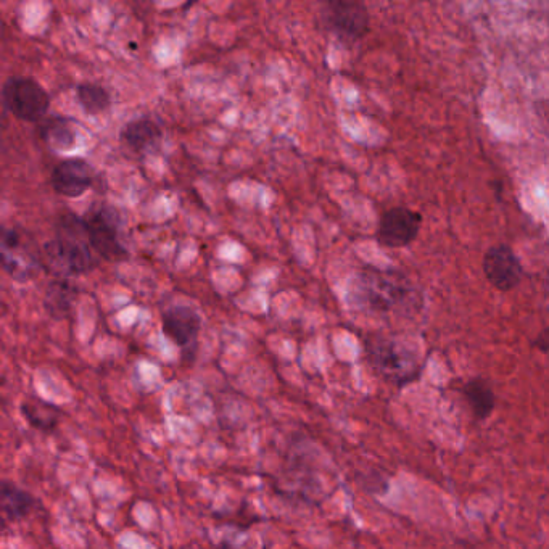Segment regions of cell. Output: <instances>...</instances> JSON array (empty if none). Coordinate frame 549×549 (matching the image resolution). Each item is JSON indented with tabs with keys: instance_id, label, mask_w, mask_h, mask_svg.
I'll return each mask as SVG.
<instances>
[{
	"instance_id": "cell-1",
	"label": "cell",
	"mask_w": 549,
	"mask_h": 549,
	"mask_svg": "<svg viewBox=\"0 0 549 549\" xmlns=\"http://www.w3.org/2000/svg\"><path fill=\"white\" fill-rule=\"evenodd\" d=\"M351 302L372 313L392 314L416 310L419 292L397 271L364 269L351 282Z\"/></svg>"
},
{
	"instance_id": "cell-2",
	"label": "cell",
	"mask_w": 549,
	"mask_h": 549,
	"mask_svg": "<svg viewBox=\"0 0 549 549\" xmlns=\"http://www.w3.org/2000/svg\"><path fill=\"white\" fill-rule=\"evenodd\" d=\"M44 263L58 279L81 276L97 265L83 218L65 213L55 224V237L46 242Z\"/></svg>"
},
{
	"instance_id": "cell-3",
	"label": "cell",
	"mask_w": 549,
	"mask_h": 549,
	"mask_svg": "<svg viewBox=\"0 0 549 549\" xmlns=\"http://www.w3.org/2000/svg\"><path fill=\"white\" fill-rule=\"evenodd\" d=\"M372 368L393 384L406 385L419 377L421 363L413 348L395 337H374L368 342Z\"/></svg>"
},
{
	"instance_id": "cell-4",
	"label": "cell",
	"mask_w": 549,
	"mask_h": 549,
	"mask_svg": "<svg viewBox=\"0 0 549 549\" xmlns=\"http://www.w3.org/2000/svg\"><path fill=\"white\" fill-rule=\"evenodd\" d=\"M92 250L107 261H123L129 253L121 242L120 213L110 205H95L83 216Z\"/></svg>"
},
{
	"instance_id": "cell-5",
	"label": "cell",
	"mask_w": 549,
	"mask_h": 549,
	"mask_svg": "<svg viewBox=\"0 0 549 549\" xmlns=\"http://www.w3.org/2000/svg\"><path fill=\"white\" fill-rule=\"evenodd\" d=\"M4 107L20 120L36 123L49 112L50 97L46 89L26 76H10L2 87Z\"/></svg>"
},
{
	"instance_id": "cell-6",
	"label": "cell",
	"mask_w": 549,
	"mask_h": 549,
	"mask_svg": "<svg viewBox=\"0 0 549 549\" xmlns=\"http://www.w3.org/2000/svg\"><path fill=\"white\" fill-rule=\"evenodd\" d=\"M324 23L345 42L360 41L369 29V12L360 2L335 0L324 9Z\"/></svg>"
},
{
	"instance_id": "cell-7",
	"label": "cell",
	"mask_w": 549,
	"mask_h": 549,
	"mask_svg": "<svg viewBox=\"0 0 549 549\" xmlns=\"http://www.w3.org/2000/svg\"><path fill=\"white\" fill-rule=\"evenodd\" d=\"M422 216L411 208L397 207L385 211L377 228V242L382 247L403 248L413 244L421 231Z\"/></svg>"
},
{
	"instance_id": "cell-8",
	"label": "cell",
	"mask_w": 549,
	"mask_h": 549,
	"mask_svg": "<svg viewBox=\"0 0 549 549\" xmlns=\"http://www.w3.org/2000/svg\"><path fill=\"white\" fill-rule=\"evenodd\" d=\"M41 260L33 248L25 244V239L15 229L2 232V268L15 281L33 279L41 268Z\"/></svg>"
},
{
	"instance_id": "cell-9",
	"label": "cell",
	"mask_w": 549,
	"mask_h": 549,
	"mask_svg": "<svg viewBox=\"0 0 549 549\" xmlns=\"http://www.w3.org/2000/svg\"><path fill=\"white\" fill-rule=\"evenodd\" d=\"M483 273L495 289L509 292L519 285L524 271L509 245H495L483 256Z\"/></svg>"
},
{
	"instance_id": "cell-10",
	"label": "cell",
	"mask_w": 549,
	"mask_h": 549,
	"mask_svg": "<svg viewBox=\"0 0 549 549\" xmlns=\"http://www.w3.org/2000/svg\"><path fill=\"white\" fill-rule=\"evenodd\" d=\"M163 332L181 350L192 353L199 340L202 319L190 306H173L161 318Z\"/></svg>"
},
{
	"instance_id": "cell-11",
	"label": "cell",
	"mask_w": 549,
	"mask_h": 549,
	"mask_svg": "<svg viewBox=\"0 0 549 549\" xmlns=\"http://www.w3.org/2000/svg\"><path fill=\"white\" fill-rule=\"evenodd\" d=\"M50 181L57 194L68 199H76L91 189L94 173L87 161L81 158H67L55 166Z\"/></svg>"
},
{
	"instance_id": "cell-12",
	"label": "cell",
	"mask_w": 549,
	"mask_h": 549,
	"mask_svg": "<svg viewBox=\"0 0 549 549\" xmlns=\"http://www.w3.org/2000/svg\"><path fill=\"white\" fill-rule=\"evenodd\" d=\"M39 500L36 496L26 492L18 487L17 483L4 480L0 487V512H2V521L5 524L9 522L23 521L31 516L34 511H38Z\"/></svg>"
},
{
	"instance_id": "cell-13",
	"label": "cell",
	"mask_w": 549,
	"mask_h": 549,
	"mask_svg": "<svg viewBox=\"0 0 549 549\" xmlns=\"http://www.w3.org/2000/svg\"><path fill=\"white\" fill-rule=\"evenodd\" d=\"M161 128L149 118L129 121L121 129V142L133 152L141 153L153 149L161 141Z\"/></svg>"
},
{
	"instance_id": "cell-14",
	"label": "cell",
	"mask_w": 549,
	"mask_h": 549,
	"mask_svg": "<svg viewBox=\"0 0 549 549\" xmlns=\"http://www.w3.org/2000/svg\"><path fill=\"white\" fill-rule=\"evenodd\" d=\"M39 129H41L42 139L57 152H68V150L75 149L78 133H76L75 123L70 118L58 115L49 116L41 121Z\"/></svg>"
},
{
	"instance_id": "cell-15",
	"label": "cell",
	"mask_w": 549,
	"mask_h": 549,
	"mask_svg": "<svg viewBox=\"0 0 549 549\" xmlns=\"http://www.w3.org/2000/svg\"><path fill=\"white\" fill-rule=\"evenodd\" d=\"M78 289L68 279H54L50 282L44 298V306L50 318L63 319L70 314Z\"/></svg>"
},
{
	"instance_id": "cell-16",
	"label": "cell",
	"mask_w": 549,
	"mask_h": 549,
	"mask_svg": "<svg viewBox=\"0 0 549 549\" xmlns=\"http://www.w3.org/2000/svg\"><path fill=\"white\" fill-rule=\"evenodd\" d=\"M20 409L29 426L46 432V434L57 429L60 419H62V411L57 406L50 405L44 400H38V398L23 401Z\"/></svg>"
},
{
	"instance_id": "cell-17",
	"label": "cell",
	"mask_w": 549,
	"mask_h": 549,
	"mask_svg": "<svg viewBox=\"0 0 549 549\" xmlns=\"http://www.w3.org/2000/svg\"><path fill=\"white\" fill-rule=\"evenodd\" d=\"M464 397L471 406L472 413L479 419H487L496 405L495 393L485 380L475 379L467 382Z\"/></svg>"
},
{
	"instance_id": "cell-18",
	"label": "cell",
	"mask_w": 549,
	"mask_h": 549,
	"mask_svg": "<svg viewBox=\"0 0 549 549\" xmlns=\"http://www.w3.org/2000/svg\"><path fill=\"white\" fill-rule=\"evenodd\" d=\"M76 99L79 107L83 108L87 115H100L107 112L112 105V97L105 87L99 84L83 83L76 87Z\"/></svg>"
},
{
	"instance_id": "cell-19",
	"label": "cell",
	"mask_w": 549,
	"mask_h": 549,
	"mask_svg": "<svg viewBox=\"0 0 549 549\" xmlns=\"http://www.w3.org/2000/svg\"><path fill=\"white\" fill-rule=\"evenodd\" d=\"M535 347H537L538 350L543 351V353L549 351V327L548 329H545V331L540 332L537 340H535Z\"/></svg>"
}]
</instances>
